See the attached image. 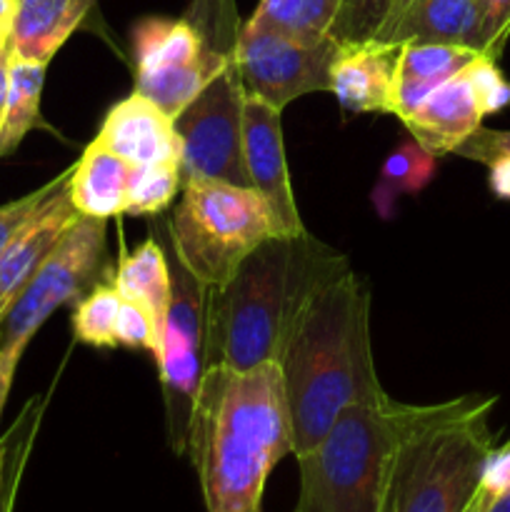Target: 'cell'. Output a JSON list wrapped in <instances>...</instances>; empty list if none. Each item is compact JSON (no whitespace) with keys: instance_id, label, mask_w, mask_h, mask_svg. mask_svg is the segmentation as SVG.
<instances>
[{"instance_id":"31","label":"cell","mask_w":510,"mask_h":512,"mask_svg":"<svg viewBox=\"0 0 510 512\" xmlns=\"http://www.w3.org/2000/svg\"><path fill=\"white\" fill-rule=\"evenodd\" d=\"M480 53L498 60L510 38V0H473Z\"/></svg>"},{"instance_id":"8","label":"cell","mask_w":510,"mask_h":512,"mask_svg":"<svg viewBox=\"0 0 510 512\" xmlns=\"http://www.w3.org/2000/svg\"><path fill=\"white\" fill-rule=\"evenodd\" d=\"M170 305L163 325L158 370L165 425L175 455H188L190 423L200 383L208 370V293L178 260L170 265Z\"/></svg>"},{"instance_id":"33","label":"cell","mask_w":510,"mask_h":512,"mask_svg":"<svg viewBox=\"0 0 510 512\" xmlns=\"http://www.w3.org/2000/svg\"><path fill=\"white\" fill-rule=\"evenodd\" d=\"M505 493H510V440L500 445V448L490 450L483 475H480V485L475 490V498L468 512H483L490 503L503 498Z\"/></svg>"},{"instance_id":"35","label":"cell","mask_w":510,"mask_h":512,"mask_svg":"<svg viewBox=\"0 0 510 512\" xmlns=\"http://www.w3.org/2000/svg\"><path fill=\"white\" fill-rule=\"evenodd\" d=\"M490 190L500 200H510V158H495L488 163Z\"/></svg>"},{"instance_id":"2","label":"cell","mask_w":510,"mask_h":512,"mask_svg":"<svg viewBox=\"0 0 510 512\" xmlns=\"http://www.w3.org/2000/svg\"><path fill=\"white\" fill-rule=\"evenodd\" d=\"M188 455L208 512H263L268 475L293 455L278 363L208 368L195 400Z\"/></svg>"},{"instance_id":"7","label":"cell","mask_w":510,"mask_h":512,"mask_svg":"<svg viewBox=\"0 0 510 512\" xmlns=\"http://www.w3.org/2000/svg\"><path fill=\"white\" fill-rule=\"evenodd\" d=\"M105 223L108 220L80 215L0 318V415L20 355L25 353L40 325L63 305L78 303L100 280L113 278L108 265Z\"/></svg>"},{"instance_id":"15","label":"cell","mask_w":510,"mask_h":512,"mask_svg":"<svg viewBox=\"0 0 510 512\" xmlns=\"http://www.w3.org/2000/svg\"><path fill=\"white\" fill-rule=\"evenodd\" d=\"M400 45L370 43L340 45V53L330 70V93L350 113L393 115L395 65Z\"/></svg>"},{"instance_id":"40","label":"cell","mask_w":510,"mask_h":512,"mask_svg":"<svg viewBox=\"0 0 510 512\" xmlns=\"http://www.w3.org/2000/svg\"><path fill=\"white\" fill-rule=\"evenodd\" d=\"M408 3H410V0H395V3H393V13H390L388 23H390V20H393V18H395V15H398V13H400V10H403V8H405V5H408ZM388 23H385V25H388ZM380 33H383V30H380Z\"/></svg>"},{"instance_id":"14","label":"cell","mask_w":510,"mask_h":512,"mask_svg":"<svg viewBox=\"0 0 510 512\" xmlns=\"http://www.w3.org/2000/svg\"><path fill=\"white\" fill-rule=\"evenodd\" d=\"M483 118L485 110L478 90L470 70L463 68L455 78L435 88L403 123L420 148L440 158L455 153L483 125Z\"/></svg>"},{"instance_id":"36","label":"cell","mask_w":510,"mask_h":512,"mask_svg":"<svg viewBox=\"0 0 510 512\" xmlns=\"http://www.w3.org/2000/svg\"><path fill=\"white\" fill-rule=\"evenodd\" d=\"M15 8H18V0H0V48L10 43V30H13Z\"/></svg>"},{"instance_id":"12","label":"cell","mask_w":510,"mask_h":512,"mask_svg":"<svg viewBox=\"0 0 510 512\" xmlns=\"http://www.w3.org/2000/svg\"><path fill=\"white\" fill-rule=\"evenodd\" d=\"M283 110L263 103L255 95H245L243 105V153L250 185L265 198L283 235L305 233L290 185L288 163L283 148Z\"/></svg>"},{"instance_id":"37","label":"cell","mask_w":510,"mask_h":512,"mask_svg":"<svg viewBox=\"0 0 510 512\" xmlns=\"http://www.w3.org/2000/svg\"><path fill=\"white\" fill-rule=\"evenodd\" d=\"M10 45H3L0 48V118H3V108H5V98H8V80H10Z\"/></svg>"},{"instance_id":"24","label":"cell","mask_w":510,"mask_h":512,"mask_svg":"<svg viewBox=\"0 0 510 512\" xmlns=\"http://www.w3.org/2000/svg\"><path fill=\"white\" fill-rule=\"evenodd\" d=\"M45 403H48L45 395L30 398L13 425L0 433V512L15 510L20 480H23L25 465H28L40 423H43Z\"/></svg>"},{"instance_id":"34","label":"cell","mask_w":510,"mask_h":512,"mask_svg":"<svg viewBox=\"0 0 510 512\" xmlns=\"http://www.w3.org/2000/svg\"><path fill=\"white\" fill-rule=\"evenodd\" d=\"M460 158L488 165L495 158H510V130H488L480 125L458 150Z\"/></svg>"},{"instance_id":"4","label":"cell","mask_w":510,"mask_h":512,"mask_svg":"<svg viewBox=\"0 0 510 512\" xmlns=\"http://www.w3.org/2000/svg\"><path fill=\"white\" fill-rule=\"evenodd\" d=\"M445 403L350 405L310 453L295 458L300 495L293 512H380L390 465L403 440Z\"/></svg>"},{"instance_id":"20","label":"cell","mask_w":510,"mask_h":512,"mask_svg":"<svg viewBox=\"0 0 510 512\" xmlns=\"http://www.w3.org/2000/svg\"><path fill=\"white\" fill-rule=\"evenodd\" d=\"M480 50L463 45H403L395 65L393 115L408 118L435 88L468 68Z\"/></svg>"},{"instance_id":"23","label":"cell","mask_w":510,"mask_h":512,"mask_svg":"<svg viewBox=\"0 0 510 512\" xmlns=\"http://www.w3.org/2000/svg\"><path fill=\"white\" fill-rule=\"evenodd\" d=\"M340 0H260L245 28L265 30L300 43L330 38Z\"/></svg>"},{"instance_id":"38","label":"cell","mask_w":510,"mask_h":512,"mask_svg":"<svg viewBox=\"0 0 510 512\" xmlns=\"http://www.w3.org/2000/svg\"><path fill=\"white\" fill-rule=\"evenodd\" d=\"M395 195H398V193H395V190L390 188V185H385L383 180H380V185H378V188L373 190V203L378 205V210H380V213L385 215V218H388V215H390V210H393Z\"/></svg>"},{"instance_id":"10","label":"cell","mask_w":510,"mask_h":512,"mask_svg":"<svg viewBox=\"0 0 510 512\" xmlns=\"http://www.w3.org/2000/svg\"><path fill=\"white\" fill-rule=\"evenodd\" d=\"M133 45L135 88L165 108L190 103L233 55L210 45L193 20H140Z\"/></svg>"},{"instance_id":"19","label":"cell","mask_w":510,"mask_h":512,"mask_svg":"<svg viewBox=\"0 0 510 512\" xmlns=\"http://www.w3.org/2000/svg\"><path fill=\"white\" fill-rule=\"evenodd\" d=\"M130 173L133 165L93 140L70 170V203L85 218L110 220L125 215Z\"/></svg>"},{"instance_id":"5","label":"cell","mask_w":510,"mask_h":512,"mask_svg":"<svg viewBox=\"0 0 510 512\" xmlns=\"http://www.w3.org/2000/svg\"><path fill=\"white\" fill-rule=\"evenodd\" d=\"M498 398L448 400L395 453L380 512H468L493 445L490 410Z\"/></svg>"},{"instance_id":"29","label":"cell","mask_w":510,"mask_h":512,"mask_svg":"<svg viewBox=\"0 0 510 512\" xmlns=\"http://www.w3.org/2000/svg\"><path fill=\"white\" fill-rule=\"evenodd\" d=\"M68 178L70 168L63 170L60 175H55V178L48 180L45 185H40L33 193L20 195V198L10 200V203L0 205V255H3V250L8 248V245L13 243L35 218H38L40 210L48 205V200L53 198L55 190H58Z\"/></svg>"},{"instance_id":"26","label":"cell","mask_w":510,"mask_h":512,"mask_svg":"<svg viewBox=\"0 0 510 512\" xmlns=\"http://www.w3.org/2000/svg\"><path fill=\"white\" fill-rule=\"evenodd\" d=\"M183 188L180 163L140 165L130 173L125 215H160Z\"/></svg>"},{"instance_id":"25","label":"cell","mask_w":510,"mask_h":512,"mask_svg":"<svg viewBox=\"0 0 510 512\" xmlns=\"http://www.w3.org/2000/svg\"><path fill=\"white\" fill-rule=\"evenodd\" d=\"M120 293L115 290L113 278L100 280L93 290L83 295L73 308V335L75 340L93 348H115V323L120 313Z\"/></svg>"},{"instance_id":"32","label":"cell","mask_w":510,"mask_h":512,"mask_svg":"<svg viewBox=\"0 0 510 512\" xmlns=\"http://www.w3.org/2000/svg\"><path fill=\"white\" fill-rule=\"evenodd\" d=\"M468 70H470V78H473L475 90H478L480 103H483L485 115H493L498 113V110L508 108L510 83L505 80V75L500 73L498 60L483 53L468 65Z\"/></svg>"},{"instance_id":"22","label":"cell","mask_w":510,"mask_h":512,"mask_svg":"<svg viewBox=\"0 0 510 512\" xmlns=\"http://www.w3.org/2000/svg\"><path fill=\"white\" fill-rule=\"evenodd\" d=\"M45 68L48 65L28 63L15 55L10 58L8 98H5L3 118H0V158L13 153L30 130L45 128L43 118H40Z\"/></svg>"},{"instance_id":"30","label":"cell","mask_w":510,"mask_h":512,"mask_svg":"<svg viewBox=\"0 0 510 512\" xmlns=\"http://www.w3.org/2000/svg\"><path fill=\"white\" fill-rule=\"evenodd\" d=\"M115 338H118V345H125V348L145 350V353L153 355L155 363H158L163 335H160L158 325H155V320L150 318V313L143 305L133 303V300H123V303H120L118 323H115Z\"/></svg>"},{"instance_id":"28","label":"cell","mask_w":510,"mask_h":512,"mask_svg":"<svg viewBox=\"0 0 510 512\" xmlns=\"http://www.w3.org/2000/svg\"><path fill=\"white\" fill-rule=\"evenodd\" d=\"M435 168V155L428 153L425 148H420L415 140H405L400 148H395L388 155V160L383 163V183L390 185L395 193H418L425 185L433 180Z\"/></svg>"},{"instance_id":"3","label":"cell","mask_w":510,"mask_h":512,"mask_svg":"<svg viewBox=\"0 0 510 512\" xmlns=\"http://www.w3.org/2000/svg\"><path fill=\"white\" fill-rule=\"evenodd\" d=\"M350 270L348 258L308 230L273 235L208 293V368L278 363L310 295Z\"/></svg>"},{"instance_id":"18","label":"cell","mask_w":510,"mask_h":512,"mask_svg":"<svg viewBox=\"0 0 510 512\" xmlns=\"http://www.w3.org/2000/svg\"><path fill=\"white\" fill-rule=\"evenodd\" d=\"M93 5L95 0H18L10 50L20 60L48 65Z\"/></svg>"},{"instance_id":"27","label":"cell","mask_w":510,"mask_h":512,"mask_svg":"<svg viewBox=\"0 0 510 512\" xmlns=\"http://www.w3.org/2000/svg\"><path fill=\"white\" fill-rule=\"evenodd\" d=\"M393 3L395 0H340L330 38L338 45L370 43L388 23Z\"/></svg>"},{"instance_id":"39","label":"cell","mask_w":510,"mask_h":512,"mask_svg":"<svg viewBox=\"0 0 510 512\" xmlns=\"http://www.w3.org/2000/svg\"><path fill=\"white\" fill-rule=\"evenodd\" d=\"M483 512H510V493H505L503 498H498L495 503H490Z\"/></svg>"},{"instance_id":"17","label":"cell","mask_w":510,"mask_h":512,"mask_svg":"<svg viewBox=\"0 0 510 512\" xmlns=\"http://www.w3.org/2000/svg\"><path fill=\"white\" fill-rule=\"evenodd\" d=\"M375 40L390 45H463L480 50L473 0H410Z\"/></svg>"},{"instance_id":"21","label":"cell","mask_w":510,"mask_h":512,"mask_svg":"<svg viewBox=\"0 0 510 512\" xmlns=\"http://www.w3.org/2000/svg\"><path fill=\"white\" fill-rule=\"evenodd\" d=\"M113 285L120 298L143 305L163 335L173 283H170V263L158 240H143L138 248L123 255L118 270L113 273Z\"/></svg>"},{"instance_id":"16","label":"cell","mask_w":510,"mask_h":512,"mask_svg":"<svg viewBox=\"0 0 510 512\" xmlns=\"http://www.w3.org/2000/svg\"><path fill=\"white\" fill-rule=\"evenodd\" d=\"M78 218L80 213L70 203L68 180H65L48 200V205L40 210L38 218L0 255V318Z\"/></svg>"},{"instance_id":"13","label":"cell","mask_w":510,"mask_h":512,"mask_svg":"<svg viewBox=\"0 0 510 512\" xmlns=\"http://www.w3.org/2000/svg\"><path fill=\"white\" fill-rule=\"evenodd\" d=\"M95 140L133 168L180 163V138L173 118L135 90L108 110Z\"/></svg>"},{"instance_id":"1","label":"cell","mask_w":510,"mask_h":512,"mask_svg":"<svg viewBox=\"0 0 510 512\" xmlns=\"http://www.w3.org/2000/svg\"><path fill=\"white\" fill-rule=\"evenodd\" d=\"M293 455L310 453L350 405L390 398L370 345V290L345 270L320 285L300 310L278 360Z\"/></svg>"},{"instance_id":"9","label":"cell","mask_w":510,"mask_h":512,"mask_svg":"<svg viewBox=\"0 0 510 512\" xmlns=\"http://www.w3.org/2000/svg\"><path fill=\"white\" fill-rule=\"evenodd\" d=\"M245 85L235 58L178 113L180 173L185 178H215L253 188L243 153Z\"/></svg>"},{"instance_id":"11","label":"cell","mask_w":510,"mask_h":512,"mask_svg":"<svg viewBox=\"0 0 510 512\" xmlns=\"http://www.w3.org/2000/svg\"><path fill=\"white\" fill-rule=\"evenodd\" d=\"M340 53L333 38L300 43L265 30L240 28L233 58L245 93L283 110L310 93H330V70Z\"/></svg>"},{"instance_id":"6","label":"cell","mask_w":510,"mask_h":512,"mask_svg":"<svg viewBox=\"0 0 510 512\" xmlns=\"http://www.w3.org/2000/svg\"><path fill=\"white\" fill-rule=\"evenodd\" d=\"M280 233L255 188L215 178H185L170 218L175 260L203 285H223L245 255Z\"/></svg>"}]
</instances>
